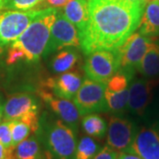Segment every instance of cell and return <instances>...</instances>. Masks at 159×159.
I'll list each match as a JSON object with an SVG mask.
<instances>
[{
	"mask_svg": "<svg viewBox=\"0 0 159 159\" xmlns=\"http://www.w3.org/2000/svg\"><path fill=\"white\" fill-rule=\"evenodd\" d=\"M106 83L86 78L74 96V103L80 115L108 111L105 99Z\"/></svg>",
	"mask_w": 159,
	"mask_h": 159,
	"instance_id": "cell-4",
	"label": "cell"
},
{
	"mask_svg": "<svg viewBox=\"0 0 159 159\" xmlns=\"http://www.w3.org/2000/svg\"><path fill=\"white\" fill-rule=\"evenodd\" d=\"M11 131V145L15 148L20 142L28 138L31 133L29 126L20 119L10 120Z\"/></svg>",
	"mask_w": 159,
	"mask_h": 159,
	"instance_id": "cell-23",
	"label": "cell"
},
{
	"mask_svg": "<svg viewBox=\"0 0 159 159\" xmlns=\"http://www.w3.org/2000/svg\"><path fill=\"white\" fill-rule=\"evenodd\" d=\"M132 79L129 76H127L125 73L119 71L117 74H115L109 80L106 89L108 90L113 91V92H119L127 89L128 83L130 82Z\"/></svg>",
	"mask_w": 159,
	"mask_h": 159,
	"instance_id": "cell-25",
	"label": "cell"
},
{
	"mask_svg": "<svg viewBox=\"0 0 159 159\" xmlns=\"http://www.w3.org/2000/svg\"><path fill=\"white\" fill-rule=\"evenodd\" d=\"M80 46V35L77 28L64 15L62 11H57L43 56H48L65 48H77Z\"/></svg>",
	"mask_w": 159,
	"mask_h": 159,
	"instance_id": "cell-8",
	"label": "cell"
},
{
	"mask_svg": "<svg viewBox=\"0 0 159 159\" xmlns=\"http://www.w3.org/2000/svg\"><path fill=\"white\" fill-rule=\"evenodd\" d=\"M57 11V8L55 7L40 10L27 29L12 43L11 45L20 48L23 51L26 60L36 62L43 56Z\"/></svg>",
	"mask_w": 159,
	"mask_h": 159,
	"instance_id": "cell-3",
	"label": "cell"
},
{
	"mask_svg": "<svg viewBox=\"0 0 159 159\" xmlns=\"http://www.w3.org/2000/svg\"><path fill=\"white\" fill-rule=\"evenodd\" d=\"M78 52L74 50H64L57 53L51 59L50 67L55 74H60L74 68L79 60Z\"/></svg>",
	"mask_w": 159,
	"mask_h": 159,
	"instance_id": "cell-19",
	"label": "cell"
},
{
	"mask_svg": "<svg viewBox=\"0 0 159 159\" xmlns=\"http://www.w3.org/2000/svg\"><path fill=\"white\" fill-rule=\"evenodd\" d=\"M0 143L6 148H12L10 120H4L0 123Z\"/></svg>",
	"mask_w": 159,
	"mask_h": 159,
	"instance_id": "cell-26",
	"label": "cell"
},
{
	"mask_svg": "<svg viewBox=\"0 0 159 159\" xmlns=\"http://www.w3.org/2000/svg\"><path fill=\"white\" fill-rule=\"evenodd\" d=\"M83 69L88 78L107 84L109 80L119 71L117 50H101L89 53Z\"/></svg>",
	"mask_w": 159,
	"mask_h": 159,
	"instance_id": "cell-6",
	"label": "cell"
},
{
	"mask_svg": "<svg viewBox=\"0 0 159 159\" xmlns=\"http://www.w3.org/2000/svg\"><path fill=\"white\" fill-rule=\"evenodd\" d=\"M3 105L4 103L2 102L1 99H0V123L2 122V120L4 119V114H3Z\"/></svg>",
	"mask_w": 159,
	"mask_h": 159,
	"instance_id": "cell-32",
	"label": "cell"
},
{
	"mask_svg": "<svg viewBox=\"0 0 159 159\" xmlns=\"http://www.w3.org/2000/svg\"><path fill=\"white\" fill-rule=\"evenodd\" d=\"M119 152L115 151L109 146H104L98 151V153L93 157V159H118Z\"/></svg>",
	"mask_w": 159,
	"mask_h": 159,
	"instance_id": "cell-28",
	"label": "cell"
},
{
	"mask_svg": "<svg viewBox=\"0 0 159 159\" xmlns=\"http://www.w3.org/2000/svg\"><path fill=\"white\" fill-rule=\"evenodd\" d=\"M118 159H142L136 154L133 153L131 151H123L119 152Z\"/></svg>",
	"mask_w": 159,
	"mask_h": 159,
	"instance_id": "cell-30",
	"label": "cell"
},
{
	"mask_svg": "<svg viewBox=\"0 0 159 159\" xmlns=\"http://www.w3.org/2000/svg\"><path fill=\"white\" fill-rule=\"evenodd\" d=\"M46 1L48 5L55 8H58V7H62L65 6L70 0H46Z\"/></svg>",
	"mask_w": 159,
	"mask_h": 159,
	"instance_id": "cell-31",
	"label": "cell"
},
{
	"mask_svg": "<svg viewBox=\"0 0 159 159\" xmlns=\"http://www.w3.org/2000/svg\"><path fill=\"white\" fill-rule=\"evenodd\" d=\"M133 2H135V3H138V4H142V5H146V2L144 0H131Z\"/></svg>",
	"mask_w": 159,
	"mask_h": 159,
	"instance_id": "cell-33",
	"label": "cell"
},
{
	"mask_svg": "<svg viewBox=\"0 0 159 159\" xmlns=\"http://www.w3.org/2000/svg\"><path fill=\"white\" fill-rule=\"evenodd\" d=\"M40 10L0 11V48L17 40L37 16Z\"/></svg>",
	"mask_w": 159,
	"mask_h": 159,
	"instance_id": "cell-7",
	"label": "cell"
},
{
	"mask_svg": "<svg viewBox=\"0 0 159 159\" xmlns=\"http://www.w3.org/2000/svg\"><path fill=\"white\" fill-rule=\"evenodd\" d=\"M16 159H43L42 144L37 135H31L14 148Z\"/></svg>",
	"mask_w": 159,
	"mask_h": 159,
	"instance_id": "cell-18",
	"label": "cell"
},
{
	"mask_svg": "<svg viewBox=\"0 0 159 159\" xmlns=\"http://www.w3.org/2000/svg\"><path fill=\"white\" fill-rule=\"evenodd\" d=\"M42 3L41 0H6L4 10H12V11H31L36 10L35 8Z\"/></svg>",
	"mask_w": 159,
	"mask_h": 159,
	"instance_id": "cell-24",
	"label": "cell"
},
{
	"mask_svg": "<svg viewBox=\"0 0 159 159\" xmlns=\"http://www.w3.org/2000/svg\"><path fill=\"white\" fill-rule=\"evenodd\" d=\"M89 21L80 34L83 52L113 51L139 27L146 5L131 0H88Z\"/></svg>",
	"mask_w": 159,
	"mask_h": 159,
	"instance_id": "cell-1",
	"label": "cell"
},
{
	"mask_svg": "<svg viewBox=\"0 0 159 159\" xmlns=\"http://www.w3.org/2000/svg\"><path fill=\"white\" fill-rule=\"evenodd\" d=\"M157 85L150 78L132 79L129 86V98L127 109L138 116H143L152 99L153 89Z\"/></svg>",
	"mask_w": 159,
	"mask_h": 159,
	"instance_id": "cell-11",
	"label": "cell"
},
{
	"mask_svg": "<svg viewBox=\"0 0 159 159\" xmlns=\"http://www.w3.org/2000/svg\"><path fill=\"white\" fill-rule=\"evenodd\" d=\"M26 57L25 54L23 53V51L15 46H11L10 50L8 51L7 54V58H6V63L8 66H11L14 65L20 60H25Z\"/></svg>",
	"mask_w": 159,
	"mask_h": 159,
	"instance_id": "cell-27",
	"label": "cell"
},
{
	"mask_svg": "<svg viewBox=\"0 0 159 159\" xmlns=\"http://www.w3.org/2000/svg\"><path fill=\"white\" fill-rule=\"evenodd\" d=\"M129 90L128 88L119 92L105 89V99L107 102L108 111L113 115H121L127 110Z\"/></svg>",
	"mask_w": 159,
	"mask_h": 159,
	"instance_id": "cell-21",
	"label": "cell"
},
{
	"mask_svg": "<svg viewBox=\"0 0 159 159\" xmlns=\"http://www.w3.org/2000/svg\"><path fill=\"white\" fill-rule=\"evenodd\" d=\"M34 111H38V102L33 95L28 93L14 94L3 105L4 120L20 119Z\"/></svg>",
	"mask_w": 159,
	"mask_h": 159,
	"instance_id": "cell-14",
	"label": "cell"
},
{
	"mask_svg": "<svg viewBox=\"0 0 159 159\" xmlns=\"http://www.w3.org/2000/svg\"><path fill=\"white\" fill-rule=\"evenodd\" d=\"M82 129L89 136L102 140L107 133L106 121L100 115L89 113L84 115L81 120Z\"/></svg>",
	"mask_w": 159,
	"mask_h": 159,
	"instance_id": "cell-20",
	"label": "cell"
},
{
	"mask_svg": "<svg viewBox=\"0 0 159 159\" xmlns=\"http://www.w3.org/2000/svg\"><path fill=\"white\" fill-rule=\"evenodd\" d=\"M142 159H159V126H145L138 130L130 148Z\"/></svg>",
	"mask_w": 159,
	"mask_h": 159,
	"instance_id": "cell-12",
	"label": "cell"
},
{
	"mask_svg": "<svg viewBox=\"0 0 159 159\" xmlns=\"http://www.w3.org/2000/svg\"><path fill=\"white\" fill-rule=\"evenodd\" d=\"M77 132L61 119L43 113L36 134L45 148L47 159H73Z\"/></svg>",
	"mask_w": 159,
	"mask_h": 159,
	"instance_id": "cell-2",
	"label": "cell"
},
{
	"mask_svg": "<svg viewBox=\"0 0 159 159\" xmlns=\"http://www.w3.org/2000/svg\"><path fill=\"white\" fill-rule=\"evenodd\" d=\"M136 71L146 78H153L159 75V40L154 37L138 65Z\"/></svg>",
	"mask_w": 159,
	"mask_h": 159,
	"instance_id": "cell-17",
	"label": "cell"
},
{
	"mask_svg": "<svg viewBox=\"0 0 159 159\" xmlns=\"http://www.w3.org/2000/svg\"><path fill=\"white\" fill-rule=\"evenodd\" d=\"M38 95L58 119L72 127L75 132L78 131L81 115L74 102H72L69 99L56 97L43 88L39 89Z\"/></svg>",
	"mask_w": 159,
	"mask_h": 159,
	"instance_id": "cell-10",
	"label": "cell"
},
{
	"mask_svg": "<svg viewBox=\"0 0 159 159\" xmlns=\"http://www.w3.org/2000/svg\"><path fill=\"white\" fill-rule=\"evenodd\" d=\"M2 51H3V48H0V53L2 52Z\"/></svg>",
	"mask_w": 159,
	"mask_h": 159,
	"instance_id": "cell-36",
	"label": "cell"
},
{
	"mask_svg": "<svg viewBox=\"0 0 159 159\" xmlns=\"http://www.w3.org/2000/svg\"><path fill=\"white\" fill-rule=\"evenodd\" d=\"M154 37L142 35L139 32L133 33L116 50L119 57V71L134 78L137 66L148 50Z\"/></svg>",
	"mask_w": 159,
	"mask_h": 159,
	"instance_id": "cell-5",
	"label": "cell"
},
{
	"mask_svg": "<svg viewBox=\"0 0 159 159\" xmlns=\"http://www.w3.org/2000/svg\"><path fill=\"white\" fill-rule=\"evenodd\" d=\"M0 159H16L14 156V148H6L0 143Z\"/></svg>",
	"mask_w": 159,
	"mask_h": 159,
	"instance_id": "cell-29",
	"label": "cell"
},
{
	"mask_svg": "<svg viewBox=\"0 0 159 159\" xmlns=\"http://www.w3.org/2000/svg\"><path fill=\"white\" fill-rule=\"evenodd\" d=\"M145 2H149V1H153V0H144Z\"/></svg>",
	"mask_w": 159,
	"mask_h": 159,
	"instance_id": "cell-35",
	"label": "cell"
},
{
	"mask_svg": "<svg viewBox=\"0 0 159 159\" xmlns=\"http://www.w3.org/2000/svg\"><path fill=\"white\" fill-rule=\"evenodd\" d=\"M137 132L134 122L121 115H112L107 128V146L119 153L126 151L130 148Z\"/></svg>",
	"mask_w": 159,
	"mask_h": 159,
	"instance_id": "cell-9",
	"label": "cell"
},
{
	"mask_svg": "<svg viewBox=\"0 0 159 159\" xmlns=\"http://www.w3.org/2000/svg\"><path fill=\"white\" fill-rule=\"evenodd\" d=\"M138 29L142 35L159 36V0L149 1L146 4Z\"/></svg>",
	"mask_w": 159,
	"mask_h": 159,
	"instance_id": "cell-16",
	"label": "cell"
},
{
	"mask_svg": "<svg viewBox=\"0 0 159 159\" xmlns=\"http://www.w3.org/2000/svg\"><path fill=\"white\" fill-rule=\"evenodd\" d=\"M63 13L74 24L81 34L89 21V7L88 0H70L63 8Z\"/></svg>",
	"mask_w": 159,
	"mask_h": 159,
	"instance_id": "cell-15",
	"label": "cell"
},
{
	"mask_svg": "<svg viewBox=\"0 0 159 159\" xmlns=\"http://www.w3.org/2000/svg\"><path fill=\"white\" fill-rule=\"evenodd\" d=\"M101 149L99 143L90 136H83L77 142L73 159H93Z\"/></svg>",
	"mask_w": 159,
	"mask_h": 159,
	"instance_id": "cell-22",
	"label": "cell"
},
{
	"mask_svg": "<svg viewBox=\"0 0 159 159\" xmlns=\"http://www.w3.org/2000/svg\"><path fill=\"white\" fill-rule=\"evenodd\" d=\"M81 74L79 71H70L48 78L42 87L54 96L65 99H72L81 85Z\"/></svg>",
	"mask_w": 159,
	"mask_h": 159,
	"instance_id": "cell-13",
	"label": "cell"
},
{
	"mask_svg": "<svg viewBox=\"0 0 159 159\" xmlns=\"http://www.w3.org/2000/svg\"><path fill=\"white\" fill-rule=\"evenodd\" d=\"M5 2H6V0H0V11H3V7H4Z\"/></svg>",
	"mask_w": 159,
	"mask_h": 159,
	"instance_id": "cell-34",
	"label": "cell"
},
{
	"mask_svg": "<svg viewBox=\"0 0 159 159\" xmlns=\"http://www.w3.org/2000/svg\"><path fill=\"white\" fill-rule=\"evenodd\" d=\"M41 1H42V2H43V1H44V0H41Z\"/></svg>",
	"mask_w": 159,
	"mask_h": 159,
	"instance_id": "cell-37",
	"label": "cell"
}]
</instances>
